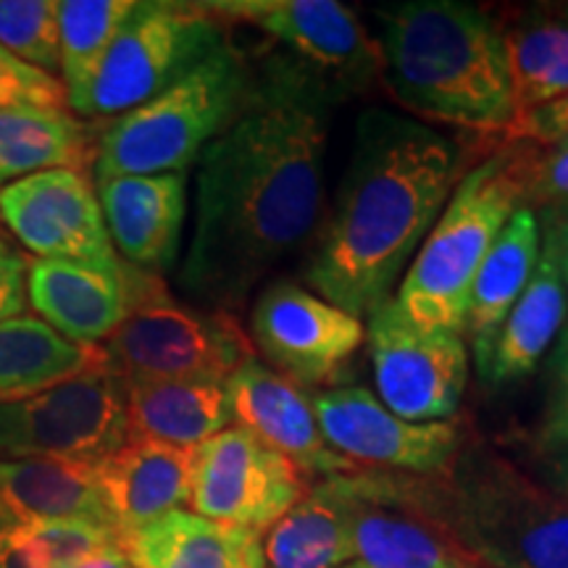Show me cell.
<instances>
[{"label": "cell", "instance_id": "obj_15", "mask_svg": "<svg viewBox=\"0 0 568 568\" xmlns=\"http://www.w3.org/2000/svg\"><path fill=\"white\" fill-rule=\"evenodd\" d=\"M318 429L339 456L376 471L437 477L464 447L456 418L414 424L395 416L372 389L337 387L311 397Z\"/></svg>", "mask_w": 568, "mask_h": 568}, {"label": "cell", "instance_id": "obj_43", "mask_svg": "<svg viewBox=\"0 0 568 568\" xmlns=\"http://www.w3.org/2000/svg\"><path fill=\"white\" fill-rule=\"evenodd\" d=\"M564 474H566V479H568V460H566V468H564Z\"/></svg>", "mask_w": 568, "mask_h": 568}, {"label": "cell", "instance_id": "obj_13", "mask_svg": "<svg viewBox=\"0 0 568 568\" xmlns=\"http://www.w3.org/2000/svg\"><path fill=\"white\" fill-rule=\"evenodd\" d=\"M303 495L301 468L245 426H226L195 447L187 506L197 516L261 537Z\"/></svg>", "mask_w": 568, "mask_h": 568}, {"label": "cell", "instance_id": "obj_5", "mask_svg": "<svg viewBox=\"0 0 568 568\" xmlns=\"http://www.w3.org/2000/svg\"><path fill=\"white\" fill-rule=\"evenodd\" d=\"M445 524L474 566L568 568V497L493 453L464 450L437 474Z\"/></svg>", "mask_w": 568, "mask_h": 568}, {"label": "cell", "instance_id": "obj_10", "mask_svg": "<svg viewBox=\"0 0 568 568\" xmlns=\"http://www.w3.org/2000/svg\"><path fill=\"white\" fill-rule=\"evenodd\" d=\"M335 481L366 568H477L447 529L437 477L358 466Z\"/></svg>", "mask_w": 568, "mask_h": 568}, {"label": "cell", "instance_id": "obj_7", "mask_svg": "<svg viewBox=\"0 0 568 568\" xmlns=\"http://www.w3.org/2000/svg\"><path fill=\"white\" fill-rule=\"evenodd\" d=\"M213 17L243 21L272 42L264 74L332 105L385 77L379 42L335 0H237L209 3Z\"/></svg>", "mask_w": 568, "mask_h": 568}, {"label": "cell", "instance_id": "obj_34", "mask_svg": "<svg viewBox=\"0 0 568 568\" xmlns=\"http://www.w3.org/2000/svg\"><path fill=\"white\" fill-rule=\"evenodd\" d=\"M19 105L63 109L69 105L67 90L53 74L30 67L0 45V111Z\"/></svg>", "mask_w": 568, "mask_h": 568}, {"label": "cell", "instance_id": "obj_21", "mask_svg": "<svg viewBox=\"0 0 568 568\" xmlns=\"http://www.w3.org/2000/svg\"><path fill=\"white\" fill-rule=\"evenodd\" d=\"M539 243H542V234H539L537 213L521 205L497 234L495 243L489 245L485 261L474 276L460 335L466 345H471L479 374L485 372L497 329L506 322L535 272Z\"/></svg>", "mask_w": 568, "mask_h": 568}, {"label": "cell", "instance_id": "obj_2", "mask_svg": "<svg viewBox=\"0 0 568 568\" xmlns=\"http://www.w3.org/2000/svg\"><path fill=\"white\" fill-rule=\"evenodd\" d=\"M460 176L458 142L403 113H361L335 211L305 272L318 297L355 318L393 297Z\"/></svg>", "mask_w": 568, "mask_h": 568}, {"label": "cell", "instance_id": "obj_39", "mask_svg": "<svg viewBox=\"0 0 568 568\" xmlns=\"http://www.w3.org/2000/svg\"><path fill=\"white\" fill-rule=\"evenodd\" d=\"M539 230L548 234V237L552 240V245H556L560 276H564V287H566V297H568V209L542 211Z\"/></svg>", "mask_w": 568, "mask_h": 568}, {"label": "cell", "instance_id": "obj_29", "mask_svg": "<svg viewBox=\"0 0 568 568\" xmlns=\"http://www.w3.org/2000/svg\"><path fill=\"white\" fill-rule=\"evenodd\" d=\"M514 116L568 92V27L556 19H524L503 27Z\"/></svg>", "mask_w": 568, "mask_h": 568}, {"label": "cell", "instance_id": "obj_17", "mask_svg": "<svg viewBox=\"0 0 568 568\" xmlns=\"http://www.w3.org/2000/svg\"><path fill=\"white\" fill-rule=\"evenodd\" d=\"M224 387L232 418L293 460L303 477L308 474L326 479L358 468L326 443L311 408V397L258 358L245 361Z\"/></svg>", "mask_w": 568, "mask_h": 568}, {"label": "cell", "instance_id": "obj_18", "mask_svg": "<svg viewBox=\"0 0 568 568\" xmlns=\"http://www.w3.org/2000/svg\"><path fill=\"white\" fill-rule=\"evenodd\" d=\"M145 272H105L71 261L34 258L27 266V301L40 322L77 345H103L130 316Z\"/></svg>", "mask_w": 568, "mask_h": 568}, {"label": "cell", "instance_id": "obj_20", "mask_svg": "<svg viewBox=\"0 0 568 568\" xmlns=\"http://www.w3.org/2000/svg\"><path fill=\"white\" fill-rule=\"evenodd\" d=\"M195 447L130 437L95 464L103 506L119 537L187 506Z\"/></svg>", "mask_w": 568, "mask_h": 568}, {"label": "cell", "instance_id": "obj_19", "mask_svg": "<svg viewBox=\"0 0 568 568\" xmlns=\"http://www.w3.org/2000/svg\"><path fill=\"white\" fill-rule=\"evenodd\" d=\"M95 193L126 266L155 276L172 268L187 216V174L111 176L95 182Z\"/></svg>", "mask_w": 568, "mask_h": 568}, {"label": "cell", "instance_id": "obj_9", "mask_svg": "<svg viewBox=\"0 0 568 568\" xmlns=\"http://www.w3.org/2000/svg\"><path fill=\"white\" fill-rule=\"evenodd\" d=\"M226 42L205 6L134 3L77 103V116L116 119L182 80Z\"/></svg>", "mask_w": 568, "mask_h": 568}, {"label": "cell", "instance_id": "obj_32", "mask_svg": "<svg viewBox=\"0 0 568 568\" xmlns=\"http://www.w3.org/2000/svg\"><path fill=\"white\" fill-rule=\"evenodd\" d=\"M500 151H506L524 209L535 213L568 209V142L548 148L503 145Z\"/></svg>", "mask_w": 568, "mask_h": 568}, {"label": "cell", "instance_id": "obj_23", "mask_svg": "<svg viewBox=\"0 0 568 568\" xmlns=\"http://www.w3.org/2000/svg\"><path fill=\"white\" fill-rule=\"evenodd\" d=\"M88 518L113 527L95 481V464L0 456V527Z\"/></svg>", "mask_w": 568, "mask_h": 568}, {"label": "cell", "instance_id": "obj_41", "mask_svg": "<svg viewBox=\"0 0 568 568\" xmlns=\"http://www.w3.org/2000/svg\"><path fill=\"white\" fill-rule=\"evenodd\" d=\"M558 17H560V24H566V27H568V3H566V6H560Z\"/></svg>", "mask_w": 568, "mask_h": 568}, {"label": "cell", "instance_id": "obj_37", "mask_svg": "<svg viewBox=\"0 0 568 568\" xmlns=\"http://www.w3.org/2000/svg\"><path fill=\"white\" fill-rule=\"evenodd\" d=\"M27 255L0 230V322L24 316L27 305Z\"/></svg>", "mask_w": 568, "mask_h": 568}, {"label": "cell", "instance_id": "obj_24", "mask_svg": "<svg viewBox=\"0 0 568 568\" xmlns=\"http://www.w3.org/2000/svg\"><path fill=\"white\" fill-rule=\"evenodd\" d=\"M542 234L539 258L531 272L527 287L518 297L510 314L497 329L495 343L489 347V358L481 376L493 385H506L531 374L552 339L560 335L566 318V287L560 276L558 253L552 240Z\"/></svg>", "mask_w": 568, "mask_h": 568}, {"label": "cell", "instance_id": "obj_38", "mask_svg": "<svg viewBox=\"0 0 568 568\" xmlns=\"http://www.w3.org/2000/svg\"><path fill=\"white\" fill-rule=\"evenodd\" d=\"M0 568H48L38 545L21 524L0 527Z\"/></svg>", "mask_w": 568, "mask_h": 568}, {"label": "cell", "instance_id": "obj_40", "mask_svg": "<svg viewBox=\"0 0 568 568\" xmlns=\"http://www.w3.org/2000/svg\"><path fill=\"white\" fill-rule=\"evenodd\" d=\"M69 568H132V564H130V558H126L122 542H119V545H109V548L92 552V556H88V558L77 560V564Z\"/></svg>", "mask_w": 568, "mask_h": 568}, {"label": "cell", "instance_id": "obj_6", "mask_svg": "<svg viewBox=\"0 0 568 568\" xmlns=\"http://www.w3.org/2000/svg\"><path fill=\"white\" fill-rule=\"evenodd\" d=\"M516 209H521V195L508 172L506 151L497 148L460 176L400 282L395 295L400 308L416 324L460 335L474 276Z\"/></svg>", "mask_w": 568, "mask_h": 568}, {"label": "cell", "instance_id": "obj_36", "mask_svg": "<svg viewBox=\"0 0 568 568\" xmlns=\"http://www.w3.org/2000/svg\"><path fill=\"white\" fill-rule=\"evenodd\" d=\"M539 443L548 450L568 447V324L560 329L558 347L550 358V393L539 426Z\"/></svg>", "mask_w": 568, "mask_h": 568}, {"label": "cell", "instance_id": "obj_22", "mask_svg": "<svg viewBox=\"0 0 568 568\" xmlns=\"http://www.w3.org/2000/svg\"><path fill=\"white\" fill-rule=\"evenodd\" d=\"M132 568H268L255 531L172 510L122 537Z\"/></svg>", "mask_w": 568, "mask_h": 568}, {"label": "cell", "instance_id": "obj_12", "mask_svg": "<svg viewBox=\"0 0 568 568\" xmlns=\"http://www.w3.org/2000/svg\"><path fill=\"white\" fill-rule=\"evenodd\" d=\"M366 318V343L379 400L395 416L414 424L456 416L468 379L464 337L450 329L416 324L395 295L376 305Z\"/></svg>", "mask_w": 568, "mask_h": 568}, {"label": "cell", "instance_id": "obj_42", "mask_svg": "<svg viewBox=\"0 0 568 568\" xmlns=\"http://www.w3.org/2000/svg\"><path fill=\"white\" fill-rule=\"evenodd\" d=\"M339 568H366L364 564H345V566H339Z\"/></svg>", "mask_w": 568, "mask_h": 568}, {"label": "cell", "instance_id": "obj_27", "mask_svg": "<svg viewBox=\"0 0 568 568\" xmlns=\"http://www.w3.org/2000/svg\"><path fill=\"white\" fill-rule=\"evenodd\" d=\"M264 558L268 568H339L355 558L351 514L335 477L308 489L268 529Z\"/></svg>", "mask_w": 568, "mask_h": 568}, {"label": "cell", "instance_id": "obj_16", "mask_svg": "<svg viewBox=\"0 0 568 568\" xmlns=\"http://www.w3.org/2000/svg\"><path fill=\"white\" fill-rule=\"evenodd\" d=\"M251 339L264 358L297 387L335 382L364 345L361 318L293 282H274L251 311Z\"/></svg>", "mask_w": 568, "mask_h": 568}, {"label": "cell", "instance_id": "obj_30", "mask_svg": "<svg viewBox=\"0 0 568 568\" xmlns=\"http://www.w3.org/2000/svg\"><path fill=\"white\" fill-rule=\"evenodd\" d=\"M134 0H63L59 3V48L63 90L71 109L82 101Z\"/></svg>", "mask_w": 568, "mask_h": 568}, {"label": "cell", "instance_id": "obj_1", "mask_svg": "<svg viewBox=\"0 0 568 568\" xmlns=\"http://www.w3.org/2000/svg\"><path fill=\"white\" fill-rule=\"evenodd\" d=\"M326 111L293 84L255 74L251 103L197 159L180 287L203 308L230 314L316 232Z\"/></svg>", "mask_w": 568, "mask_h": 568}, {"label": "cell", "instance_id": "obj_4", "mask_svg": "<svg viewBox=\"0 0 568 568\" xmlns=\"http://www.w3.org/2000/svg\"><path fill=\"white\" fill-rule=\"evenodd\" d=\"M255 74L237 48L219 51L138 109L98 130L95 180L184 174L251 103Z\"/></svg>", "mask_w": 568, "mask_h": 568}, {"label": "cell", "instance_id": "obj_3", "mask_svg": "<svg viewBox=\"0 0 568 568\" xmlns=\"http://www.w3.org/2000/svg\"><path fill=\"white\" fill-rule=\"evenodd\" d=\"M385 80L418 116L495 138L514 119L503 27L460 0H408L376 9Z\"/></svg>", "mask_w": 568, "mask_h": 568}, {"label": "cell", "instance_id": "obj_35", "mask_svg": "<svg viewBox=\"0 0 568 568\" xmlns=\"http://www.w3.org/2000/svg\"><path fill=\"white\" fill-rule=\"evenodd\" d=\"M560 142H568V92L556 98V101L539 105L535 111L518 113L495 138L481 142V148L493 153L495 148L503 145L548 148L560 145Z\"/></svg>", "mask_w": 568, "mask_h": 568}, {"label": "cell", "instance_id": "obj_25", "mask_svg": "<svg viewBox=\"0 0 568 568\" xmlns=\"http://www.w3.org/2000/svg\"><path fill=\"white\" fill-rule=\"evenodd\" d=\"M130 437L197 447L234 418L224 382L122 379Z\"/></svg>", "mask_w": 568, "mask_h": 568}, {"label": "cell", "instance_id": "obj_31", "mask_svg": "<svg viewBox=\"0 0 568 568\" xmlns=\"http://www.w3.org/2000/svg\"><path fill=\"white\" fill-rule=\"evenodd\" d=\"M0 45L34 69L59 71V3L0 0Z\"/></svg>", "mask_w": 568, "mask_h": 568}, {"label": "cell", "instance_id": "obj_8", "mask_svg": "<svg viewBox=\"0 0 568 568\" xmlns=\"http://www.w3.org/2000/svg\"><path fill=\"white\" fill-rule=\"evenodd\" d=\"M101 347L119 379L226 382L255 358L232 314L174 303L155 274L145 276L130 316Z\"/></svg>", "mask_w": 568, "mask_h": 568}, {"label": "cell", "instance_id": "obj_28", "mask_svg": "<svg viewBox=\"0 0 568 568\" xmlns=\"http://www.w3.org/2000/svg\"><path fill=\"white\" fill-rule=\"evenodd\" d=\"M103 364L109 361L101 345L69 343L38 316L0 322V403L19 400Z\"/></svg>", "mask_w": 568, "mask_h": 568}, {"label": "cell", "instance_id": "obj_33", "mask_svg": "<svg viewBox=\"0 0 568 568\" xmlns=\"http://www.w3.org/2000/svg\"><path fill=\"white\" fill-rule=\"evenodd\" d=\"M21 527L38 545L48 568H69L92 552L122 542L119 531L109 524L88 521V518H55V521H32Z\"/></svg>", "mask_w": 568, "mask_h": 568}, {"label": "cell", "instance_id": "obj_26", "mask_svg": "<svg viewBox=\"0 0 568 568\" xmlns=\"http://www.w3.org/2000/svg\"><path fill=\"white\" fill-rule=\"evenodd\" d=\"M98 130L67 109L19 105L0 111V187L51 169H84Z\"/></svg>", "mask_w": 568, "mask_h": 568}, {"label": "cell", "instance_id": "obj_11", "mask_svg": "<svg viewBox=\"0 0 568 568\" xmlns=\"http://www.w3.org/2000/svg\"><path fill=\"white\" fill-rule=\"evenodd\" d=\"M130 439L122 379L109 364L0 403V456L98 464Z\"/></svg>", "mask_w": 568, "mask_h": 568}, {"label": "cell", "instance_id": "obj_14", "mask_svg": "<svg viewBox=\"0 0 568 568\" xmlns=\"http://www.w3.org/2000/svg\"><path fill=\"white\" fill-rule=\"evenodd\" d=\"M0 222L42 261H71L122 272L95 182L84 169H51L0 187Z\"/></svg>", "mask_w": 568, "mask_h": 568}]
</instances>
